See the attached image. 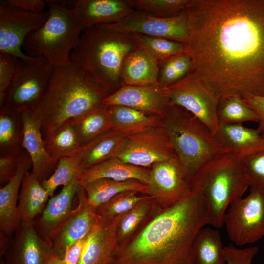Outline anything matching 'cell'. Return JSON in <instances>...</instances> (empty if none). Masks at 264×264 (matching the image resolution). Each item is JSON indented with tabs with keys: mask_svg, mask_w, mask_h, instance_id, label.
<instances>
[{
	"mask_svg": "<svg viewBox=\"0 0 264 264\" xmlns=\"http://www.w3.org/2000/svg\"><path fill=\"white\" fill-rule=\"evenodd\" d=\"M192 63L191 57L187 52L159 60L158 84L164 88L179 81L190 72Z\"/></svg>",
	"mask_w": 264,
	"mask_h": 264,
	"instance_id": "cell-37",
	"label": "cell"
},
{
	"mask_svg": "<svg viewBox=\"0 0 264 264\" xmlns=\"http://www.w3.org/2000/svg\"><path fill=\"white\" fill-rule=\"evenodd\" d=\"M82 188L88 204L95 209L123 192L132 191L149 195L147 185L135 179L117 181L100 178L86 184Z\"/></svg>",
	"mask_w": 264,
	"mask_h": 264,
	"instance_id": "cell-28",
	"label": "cell"
},
{
	"mask_svg": "<svg viewBox=\"0 0 264 264\" xmlns=\"http://www.w3.org/2000/svg\"><path fill=\"white\" fill-rule=\"evenodd\" d=\"M78 204L69 219L61 227L51 241L54 254L64 258L79 241L86 238L99 222L101 216L88 202L82 187L77 194Z\"/></svg>",
	"mask_w": 264,
	"mask_h": 264,
	"instance_id": "cell-15",
	"label": "cell"
},
{
	"mask_svg": "<svg viewBox=\"0 0 264 264\" xmlns=\"http://www.w3.org/2000/svg\"><path fill=\"white\" fill-rule=\"evenodd\" d=\"M150 171V168L133 165L114 157L85 170L79 182L83 187L93 180L108 178L117 181L135 179L147 185Z\"/></svg>",
	"mask_w": 264,
	"mask_h": 264,
	"instance_id": "cell-24",
	"label": "cell"
},
{
	"mask_svg": "<svg viewBox=\"0 0 264 264\" xmlns=\"http://www.w3.org/2000/svg\"><path fill=\"white\" fill-rule=\"evenodd\" d=\"M242 159L248 186L264 189V151Z\"/></svg>",
	"mask_w": 264,
	"mask_h": 264,
	"instance_id": "cell-41",
	"label": "cell"
},
{
	"mask_svg": "<svg viewBox=\"0 0 264 264\" xmlns=\"http://www.w3.org/2000/svg\"><path fill=\"white\" fill-rule=\"evenodd\" d=\"M217 114L220 124H242L244 122L259 121L255 110L241 97L237 95L228 96L220 99Z\"/></svg>",
	"mask_w": 264,
	"mask_h": 264,
	"instance_id": "cell-36",
	"label": "cell"
},
{
	"mask_svg": "<svg viewBox=\"0 0 264 264\" xmlns=\"http://www.w3.org/2000/svg\"><path fill=\"white\" fill-rule=\"evenodd\" d=\"M134 34L139 45L158 61L176 54L188 52L187 45L184 43L140 34Z\"/></svg>",
	"mask_w": 264,
	"mask_h": 264,
	"instance_id": "cell-39",
	"label": "cell"
},
{
	"mask_svg": "<svg viewBox=\"0 0 264 264\" xmlns=\"http://www.w3.org/2000/svg\"><path fill=\"white\" fill-rule=\"evenodd\" d=\"M194 264H226L224 247L218 230L202 227L193 244Z\"/></svg>",
	"mask_w": 264,
	"mask_h": 264,
	"instance_id": "cell-31",
	"label": "cell"
},
{
	"mask_svg": "<svg viewBox=\"0 0 264 264\" xmlns=\"http://www.w3.org/2000/svg\"><path fill=\"white\" fill-rule=\"evenodd\" d=\"M72 9L84 29L116 23L134 10L130 0H79Z\"/></svg>",
	"mask_w": 264,
	"mask_h": 264,
	"instance_id": "cell-21",
	"label": "cell"
},
{
	"mask_svg": "<svg viewBox=\"0 0 264 264\" xmlns=\"http://www.w3.org/2000/svg\"><path fill=\"white\" fill-rule=\"evenodd\" d=\"M127 137L112 129L81 146L84 171L107 160L117 157L125 148Z\"/></svg>",
	"mask_w": 264,
	"mask_h": 264,
	"instance_id": "cell-27",
	"label": "cell"
},
{
	"mask_svg": "<svg viewBox=\"0 0 264 264\" xmlns=\"http://www.w3.org/2000/svg\"><path fill=\"white\" fill-rule=\"evenodd\" d=\"M190 72L220 99L264 97V0H191Z\"/></svg>",
	"mask_w": 264,
	"mask_h": 264,
	"instance_id": "cell-1",
	"label": "cell"
},
{
	"mask_svg": "<svg viewBox=\"0 0 264 264\" xmlns=\"http://www.w3.org/2000/svg\"><path fill=\"white\" fill-rule=\"evenodd\" d=\"M160 125L183 166L189 182L205 162L226 153L205 124L179 106L170 104L161 117Z\"/></svg>",
	"mask_w": 264,
	"mask_h": 264,
	"instance_id": "cell-6",
	"label": "cell"
},
{
	"mask_svg": "<svg viewBox=\"0 0 264 264\" xmlns=\"http://www.w3.org/2000/svg\"><path fill=\"white\" fill-rule=\"evenodd\" d=\"M49 197L48 192L41 183L31 172H27L23 178L19 195L17 213L20 223L34 221L44 210Z\"/></svg>",
	"mask_w": 264,
	"mask_h": 264,
	"instance_id": "cell-26",
	"label": "cell"
},
{
	"mask_svg": "<svg viewBox=\"0 0 264 264\" xmlns=\"http://www.w3.org/2000/svg\"><path fill=\"white\" fill-rule=\"evenodd\" d=\"M156 208L151 196L139 202L122 215L117 228V246L134 236L147 222Z\"/></svg>",
	"mask_w": 264,
	"mask_h": 264,
	"instance_id": "cell-34",
	"label": "cell"
},
{
	"mask_svg": "<svg viewBox=\"0 0 264 264\" xmlns=\"http://www.w3.org/2000/svg\"><path fill=\"white\" fill-rule=\"evenodd\" d=\"M103 104L108 106L128 107L147 114L162 117L170 102L158 84L123 85L115 92L107 96L103 100Z\"/></svg>",
	"mask_w": 264,
	"mask_h": 264,
	"instance_id": "cell-16",
	"label": "cell"
},
{
	"mask_svg": "<svg viewBox=\"0 0 264 264\" xmlns=\"http://www.w3.org/2000/svg\"><path fill=\"white\" fill-rule=\"evenodd\" d=\"M44 140L49 155L56 162L62 158L76 154L82 146L70 121L58 128Z\"/></svg>",
	"mask_w": 264,
	"mask_h": 264,
	"instance_id": "cell-33",
	"label": "cell"
},
{
	"mask_svg": "<svg viewBox=\"0 0 264 264\" xmlns=\"http://www.w3.org/2000/svg\"><path fill=\"white\" fill-rule=\"evenodd\" d=\"M163 89L170 103L185 109L215 133L220 125L217 114L220 99L200 79L190 72Z\"/></svg>",
	"mask_w": 264,
	"mask_h": 264,
	"instance_id": "cell-10",
	"label": "cell"
},
{
	"mask_svg": "<svg viewBox=\"0 0 264 264\" xmlns=\"http://www.w3.org/2000/svg\"><path fill=\"white\" fill-rule=\"evenodd\" d=\"M83 171L81 147L76 154L59 160L53 173L48 178L42 181L41 185L51 197L58 186H66L79 180Z\"/></svg>",
	"mask_w": 264,
	"mask_h": 264,
	"instance_id": "cell-35",
	"label": "cell"
},
{
	"mask_svg": "<svg viewBox=\"0 0 264 264\" xmlns=\"http://www.w3.org/2000/svg\"><path fill=\"white\" fill-rule=\"evenodd\" d=\"M53 69L54 66L43 57L20 60L3 106L9 105L21 112L36 109L47 88Z\"/></svg>",
	"mask_w": 264,
	"mask_h": 264,
	"instance_id": "cell-8",
	"label": "cell"
},
{
	"mask_svg": "<svg viewBox=\"0 0 264 264\" xmlns=\"http://www.w3.org/2000/svg\"><path fill=\"white\" fill-rule=\"evenodd\" d=\"M8 4L19 9L32 13H41L47 5L41 0H8Z\"/></svg>",
	"mask_w": 264,
	"mask_h": 264,
	"instance_id": "cell-47",
	"label": "cell"
},
{
	"mask_svg": "<svg viewBox=\"0 0 264 264\" xmlns=\"http://www.w3.org/2000/svg\"><path fill=\"white\" fill-rule=\"evenodd\" d=\"M23 126L22 149L31 159L33 175L41 183L48 178L54 170L57 162L49 155L42 132V119L36 109L21 112Z\"/></svg>",
	"mask_w": 264,
	"mask_h": 264,
	"instance_id": "cell-17",
	"label": "cell"
},
{
	"mask_svg": "<svg viewBox=\"0 0 264 264\" xmlns=\"http://www.w3.org/2000/svg\"><path fill=\"white\" fill-rule=\"evenodd\" d=\"M189 183L192 191L198 194L206 204L208 225L216 228L223 226L230 204L242 198L249 187L242 159L231 153L220 154L207 161Z\"/></svg>",
	"mask_w": 264,
	"mask_h": 264,
	"instance_id": "cell-5",
	"label": "cell"
},
{
	"mask_svg": "<svg viewBox=\"0 0 264 264\" xmlns=\"http://www.w3.org/2000/svg\"><path fill=\"white\" fill-rule=\"evenodd\" d=\"M20 59L9 54L0 53V108L14 77Z\"/></svg>",
	"mask_w": 264,
	"mask_h": 264,
	"instance_id": "cell-42",
	"label": "cell"
},
{
	"mask_svg": "<svg viewBox=\"0 0 264 264\" xmlns=\"http://www.w3.org/2000/svg\"><path fill=\"white\" fill-rule=\"evenodd\" d=\"M48 11L32 13L11 6L6 0L0 1V53L12 55L21 60L34 57L26 55L22 48L26 37L46 21Z\"/></svg>",
	"mask_w": 264,
	"mask_h": 264,
	"instance_id": "cell-11",
	"label": "cell"
},
{
	"mask_svg": "<svg viewBox=\"0 0 264 264\" xmlns=\"http://www.w3.org/2000/svg\"><path fill=\"white\" fill-rule=\"evenodd\" d=\"M109 106L111 129L125 137L145 132L161 124V117L147 114L128 107Z\"/></svg>",
	"mask_w": 264,
	"mask_h": 264,
	"instance_id": "cell-25",
	"label": "cell"
},
{
	"mask_svg": "<svg viewBox=\"0 0 264 264\" xmlns=\"http://www.w3.org/2000/svg\"><path fill=\"white\" fill-rule=\"evenodd\" d=\"M19 165L18 156H0V184L2 187L16 174Z\"/></svg>",
	"mask_w": 264,
	"mask_h": 264,
	"instance_id": "cell-44",
	"label": "cell"
},
{
	"mask_svg": "<svg viewBox=\"0 0 264 264\" xmlns=\"http://www.w3.org/2000/svg\"><path fill=\"white\" fill-rule=\"evenodd\" d=\"M121 216L101 217L86 238L77 264H109L117 246V231Z\"/></svg>",
	"mask_w": 264,
	"mask_h": 264,
	"instance_id": "cell-18",
	"label": "cell"
},
{
	"mask_svg": "<svg viewBox=\"0 0 264 264\" xmlns=\"http://www.w3.org/2000/svg\"><path fill=\"white\" fill-rule=\"evenodd\" d=\"M79 180L64 186L56 195L48 200L37 222L34 223L38 234L46 240L52 238L72 216L73 202L81 188Z\"/></svg>",
	"mask_w": 264,
	"mask_h": 264,
	"instance_id": "cell-20",
	"label": "cell"
},
{
	"mask_svg": "<svg viewBox=\"0 0 264 264\" xmlns=\"http://www.w3.org/2000/svg\"><path fill=\"white\" fill-rule=\"evenodd\" d=\"M17 172L10 181L0 189V228L3 233L9 234L20 224L17 206L19 192L23 178L32 167L28 152L22 150L18 155Z\"/></svg>",
	"mask_w": 264,
	"mask_h": 264,
	"instance_id": "cell-22",
	"label": "cell"
},
{
	"mask_svg": "<svg viewBox=\"0 0 264 264\" xmlns=\"http://www.w3.org/2000/svg\"><path fill=\"white\" fill-rule=\"evenodd\" d=\"M107 96L72 63L54 67L47 88L36 109L41 117L44 139L65 123L101 105Z\"/></svg>",
	"mask_w": 264,
	"mask_h": 264,
	"instance_id": "cell-3",
	"label": "cell"
},
{
	"mask_svg": "<svg viewBox=\"0 0 264 264\" xmlns=\"http://www.w3.org/2000/svg\"><path fill=\"white\" fill-rule=\"evenodd\" d=\"M230 240L237 246L264 237V189L250 187L248 195L233 201L223 219Z\"/></svg>",
	"mask_w": 264,
	"mask_h": 264,
	"instance_id": "cell-9",
	"label": "cell"
},
{
	"mask_svg": "<svg viewBox=\"0 0 264 264\" xmlns=\"http://www.w3.org/2000/svg\"><path fill=\"white\" fill-rule=\"evenodd\" d=\"M151 196L132 191L120 193L96 209L101 217L112 218L126 213L139 202Z\"/></svg>",
	"mask_w": 264,
	"mask_h": 264,
	"instance_id": "cell-40",
	"label": "cell"
},
{
	"mask_svg": "<svg viewBox=\"0 0 264 264\" xmlns=\"http://www.w3.org/2000/svg\"><path fill=\"white\" fill-rule=\"evenodd\" d=\"M147 186L149 195L160 209L176 205L192 193L187 174L177 156L153 165Z\"/></svg>",
	"mask_w": 264,
	"mask_h": 264,
	"instance_id": "cell-12",
	"label": "cell"
},
{
	"mask_svg": "<svg viewBox=\"0 0 264 264\" xmlns=\"http://www.w3.org/2000/svg\"><path fill=\"white\" fill-rule=\"evenodd\" d=\"M0 264H5L3 260L0 261Z\"/></svg>",
	"mask_w": 264,
	"mask_h": 264,
	"instance_id": "cell-49",
	"label": "cell"
},
{
	"mask_svg": "<svg viewBox=\"0 0 264 264\" xmlns=\"http://www.w3.org/2000/svg\"><path fill=\"white\" fill-rule=\"evenodd\" d=\"M206 225V204L192 191L172 207L156 208L134 236L117 246L113 258L139 264H194V240Z\"/></svg>",
	"mask_w": 264,
	"mask_h": 264,
	"instance_id": "cell-2",
	"label": "cell"
},
{
	"mask_svg": "<svg viewBox=\"0 0 264 264\" xmlns=\"http://www.w3.org/2000/svg\"><path fill=\"white\" fill-rule=\"evenodd\" d=\"M214 136L222 149L240 156L255 146L261 135L257 129L242 124H220Z\"/></svg>",
	"mask_w": 264,
	"mask_h": 264,
	"instance_id": "cell-30",
	"label": "cell"
},
{
	"mask_svg": "<svg viewBox=\"0 0 264 264\" xmlns=\"http://www.w3.org/2000/svg\"><path fill=\"white\" fill-rule=\"evenodd\" d=\"M242 99L258 115V126L257 129L261 135H264V97L248 95L243 97Z\"/></svg>",
	"mask_w": 264,
	"mask_h": 264,
	"instance_id": "cell-46",
	"label": "cell"
},
{
	"mask_svg": "<svg viewBox=\"0 0 264 264\" xmlns=\"http://www.w3.org/2000/svg\"><path fill=\"white\" fill-rule=\"evenodd\" d=\"M16 230L10 264H47L54 253L52 243L38 234L34 221L21 222Z\"/></svg>",
	"mask_w": 264,
	"mask_h": 264,
	"instance_id": "cell-19",
	"label": "cell"
},
{
	"mask_svg": "<svg viewBox=\"0 0 264 264\" xmlns=\"http://www.w3.org/2000/svg\"><path fill=\"white\" fill-rule=\"evenodd\" d=\"M226 264H251L258 251L256 246L240 249L230 244L224 247Z\"/></svg>",
	"mask_w": 264,
	"mask_h": 264,
	"instance_id": "cell-43",
	"label": "cell"
},
{
	"mask_svg": "<svg viewBox=\"0 0 264 264\" xmlns=\"http://www.w3.org/2000/svg\"><path fill=\"white\" fill-rule=\"evenodd\" d=\"M264 151V135H261L257 143L239 156L241 159L253 154Z\"/></svg>",
	"mask_w": 264,
	"mask_h": 264,
	"instance_id": "cell-48",
	"label": "cell"
},
{
	"mask_svg": "<svg viewBox=\"0 0 264 264\" xmlns=\"http://www.w3.org/2000/svg\"><path fill=\"white\" fill-rule=\"evenodd\" d=\"M102 25L122 33L143 34L185 44L189 37L188 18L185 11L175 17L159 18L133 10L119 22Z\"/></svg>",
	"mask_w": 264,
	"mask_h": 264,
	"instance_id": "cell-13",
	"label": "cell"
},
{
	"mask_svg": "<svg viewBox=\"0 0 264 264\" xmlns=\"http://www.w3.org/2000/svg\"><path fill=\"white\" fill-rule=\"evenodd\" d=\"M69 121L81 146L111 129L110 106L103 103L82 116Z\"/></svg>",
	"mask_w": 264,
	"mask_h": 264,
	"instance_id": "cell-32",
	"label": "cell"
},
{
	"mask_svg": "<svg viewBox=\"0 0 264 264\" xmlns=\"http://www.w3.org/2000/svg\"><path fill=\"white\" fill-rule=\"evenodd\" d=\"M176 156L166 133L160 125L127 137L126 145L117 158L133 165L150 168L156 163Z\"/></svg>",
	"mask_w": 264,
	"mask_h": 264,
	"instance_id": "cell-14",
	"label": "cell"
},
{
	"mask_svg": "<svg viewBox=\"0 0 264 264\" xmlns=\"http://www.w3.org/2000/svg\"><path fill=\"white\" fill-rule=\"evenodd\" d=\"M23 136L21 112L4 105L0 108V156H18L22 149Z\"/></svg>",
	"mask_w": 264,
	"mask_h": 264,
	"instance_id": "cell-29",
	"label": "cell"
},
{
	"mask_svg": "<svg viewBox=\"0 0 264 264\" xmlns=\"http://www.w3.org/2000/svg\"><path fill=\"white\" fill-rule=\"evenodd\" d=\"M158 60L140 46L126 57L121 71L122 85L158 84Z\"/></svg>",
	"mask_w": 264,
	"mask_h": 264,
	"instance_id": "cell-23",
	"label": "cell"
},
{
	"mask_svg": "<svg viewBox=\"0 0 264 264\" xmlns=\"http://www.w3.org/2000/svg\"><path fill=\"white\" fill-rule=\"evenodd\" d=\"M191 0H130L134 10L159 18H169L182 13Z\"/></svg>",
	"mask_w": 264,
	"mask_h": 264,
	"instance_id": "cell-38",
	"label": "cell"
},
{
	"mask_svg": "<svg viewBox=\"0 0 264 264\" xmlns=\"http://www.w3.org/2000/svg\"><path fill=\"white\" fill-rule=\"evenodd\" d=\"M48 17L43 25L25 38L23 52L43 57L54 67L70 63V55L78 45L84 30L72 9L45 0Z\"/></svg>",
	"mask_w": 264,
	"mask_h": 264,
	"instance_id": "cell-7",
	"label": "cell"
},
{
	"mask_svg": "<svg viewBox=\"0 0 264 264\" xmlns=\"http://www.w3.org/2000/svg\"><path fill=\"white\" fill-rule=\"evenodd\" d=\"M86 237L77 242L64 258H60L54 253L47 264H77Z\"/></svg>",
	"mask_w": 264,
	"mask_h": 264,
	"instance_id": "cell-45",
	"label": "cell"
},
{
	"mask_svg": "<svg viewBox=\"0 0 264 264\" xmlns=\"http://www.w3.org/2000/svg\"><path fill=\"white\" fill-rule=\"evenodd\" d=\"M139 46L134 34L97 25L83 30L69 60L109 96L122 86L124 60Z\"/></svg>",
	"mask_w": 264,
	"mask_h": 264,
	"instance_id": "cell-4",
	"label": "cell"
}]
</instances>
